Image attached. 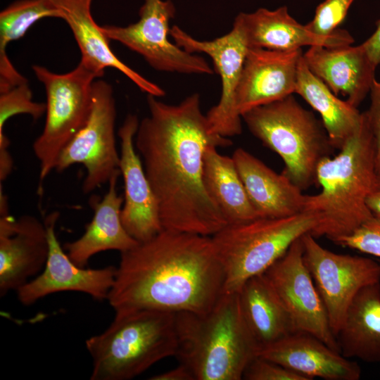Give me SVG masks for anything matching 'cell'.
Segmentation results:
<instances>
[{
    "label": "cell",
    "instance_id": "obj_1",
    "mask_svg": "<svg viewBox=\"0 0 380 380\" xmlns=\"http://www.w3.org/2000/svg\"><path fill=\"white\" fill-rule=\"evenodd\" d=\"M149 114L134 138L158 201L163 229L211 236L227 224L203 183V155L210 145H232L211 132L194 93L177 104L147 96Z\"/></svg>",
    "mask_w": 380,
    "mask_h": 380
},
{
    "label": "cell",
    "instance_id": "obj_2",
    "mask_svg": "<svg viewBox=\"0 0 380 380\" xmlns=\"http://www.w3.org/2000/svg\"><path fill=\"white\" fill-rule=\"evenodd\" d=\"M224 281L211 236L163 229L120 253L107 300L115 312L203 313L223 293Z\"/></svg>",
    "mask_w": 380,
    "mask_h": 380
},
{
    "label": "cell",
    "instance_id": "obj_3",
    "mask_svg": "<svg viewBox=\"0 0 380 380\" xmlns=\"http://www.w3.org/2000/svg\"><path fill=\"white\" fill-rule=\"evenodd\" d=\"M378 173L376 148L366 112L354 134L334 157H327L317 169L321 191L306 195L304 210L319 220L318 236L331 241L353 232L373 214L367 205Z\"/></svg>",
    "mask_w": 380,
    "mask_h": 380
},
{
    "label": "cell",
    "instance_id": "obj_4",
    "mask_svg": "<svg viewBox=\"0 0 380 380\" xmlns=\"http://www.w3.org/2000/svg\"><path fill=\"white\" fill-rule=\"evenodd\" d=\"M175 356L195 380H240L259 348L243 320L238 293H222L203 313L175 314Z\"/></svg>",
    "mask_w": 380,
    "mask_h": 380
},
{
    "label": "cell",
    "instance_id": "obj_5",
    "mask_svg": "<svg viewBox=\"0 0 380 380\" xmlns=\"http://www.w3.org/2000/svg\"><path fill=\"white\" fill-rule=\"evenodd\" d=\"M175 314L155 310L115 312L109 327L86 340L91 380H128L175 356Z\"/></svg>",
    "mask_w": 380,
    "mask_h": 380
},
{
    "label": "cell",
    "instance_id": "obj_6",
    "mask_svg": "<svg viewBox=\"0 0 380 380\" xmlns=\"http://www.w3.org/2000/svg\"><path fill=\"white\" fill-rule=\"evenodd\" d=\"M241 118L251 134L280 156L282 173L298 187L303 191L317 184L319 164L335 148L322 120L293 94L252 108Z\"/></svg>",
    "mask_w": 380,
    "mask_h": 380
},
{
    "label": "cell",
    "instance_id": "obj_7",
    "mask_svg": "<svg viewBox=\"0 0 380 380\" xmlns=\"http://www.w3.org/2000/svg\"><path fill=\"white\" fill-rule=\"evenodd\" d=\"M319 220L304 210L284 217H259L227 224L211 236L224 272L223 293H238L251 277L263 274L297 239L318 236Z\"/></svg>",
    "mask_w": 380,
    "mask_h": 380
},
{
    "label": "cell",
    "instance_id": "obj_8",
    "mask_svg": "<svg viewBox=\"0 0 380 380\" xmlns=\"http://www.w3.org/2000/svg\"><path fill=\"white\" fill-rule=\"evenodd\" d=\"M32 70L44 84L46 95L44 127L33 144L42 182L55 170L62 150L87 122L91 108L93 84L99 77L82 62L64 74L39 65H32Z\"/></svg>",
    "mask_w": 380,
    "mask_h": 380
},
{
    "label": "cell",
    "instance_id": "obj_9",
    "mask_svg": "<svg viewBox=\"0 0 380 380\" xmlns=\"http://www.w3.org/2000/svg\"><path fill=\"white\" fill-rule=\"evenodd\" d=\"M115 118V100L111 85L106 81L96 80L87 120L62 150L55 168L60 172L74 164H82L86 169L82 184L84 194L108 183L114 175L120 173Z\"/></svg>",
    "mask_w": 380,
    "mask_h": 380
},
{
    "label": "cell",
    "instance_id": "obj_10",
    "mask_svg": "<svg viewBox=\"0 0 380 380\" xmlns=\"http://www.w3.org/2000/svg\"><path fill=\"white\" fill-rule=\"evenodd\" d=\"M139 20L127 26H101L104 34L141 56L157 71L211 75L208 62L186 51L169 39L175 7L171 0H144Z\"/></svg>",
    "mask_w": 380,
    "mask_h": 380
},
{
    "label": "cell",
    "instance_id": "obj_11",
    "mask_svg": "<svg viewBox=\"0 0 380 380\" xmlns=\"http://www.w3.org/2000/svg\"><path fill=\"white\" fill-rule=\"evenodd\" d=\"M301 239L304 262L323 301L331 331L337 337L357 293L367 286L380 282V264L370 258L329 251L311 234Z\"/></svg>",
    "mask_w": 380,
    "mask_h": 380
},
{
    "label": "cell",
    "instance_id": "obj_12",
    "mask_svg": "<svg viewBox=\"0 0 380 380\" xmlns=\"http://www.w3.org/2000/svg\"><path fill=\"white\" fill-rule=\"evenodd\" d=\"M170 37L187 52L208 55L220 77V100L206 114L211 132L227 138L241 134L242 118L236 94L249 46L239 24L234 20L229 32L210 41L195 39L177 25L171 27Z\"/></svg>",
    "mask_w": 380,
    "mask_h": 380
},
{
    "label": "cell",
    "instance_id": "obj_13",
    "mask_svg": "<svg viewBox=\"0 0 380 380\" xmlns=\"http://www.w3.org/2000/svg\"><path fill=\"white\" fill-rule=\"evenodd\" d=\"M302 239L265 274L288 310L296 331L310 334L341 353L323 301L303 260Z\"/></svg>",
    "mask_w": 380,
    "mask_h": 380
},
{
    "label": "cell",
    "instance_id": "obj_14",
    "mask_svg": "<svg viewBox=\"0 0 380 380\" xmlns=\"http://www.w3.org/2000/svg\"><path fill=\"white\" fill-rule=\"evenodd\" d=\"M58 217L59 213L53 212L44 220L49 245L47 260L41 273L16 291L18 300L29 306L48 295L63 291L84 293L99 301L107 300L114 284L116 267L87 269L75 264L57 239Z\"/></svg>",
    "mask_w": 380,
    "mask_h": 380
},
{
    "label": "cell",
    "instance_id": "obj_15",
    "mask_svg": "<svg viewBox=\"0 0 380 380\" xmlns=\"http://www.w3.org/2000/svg\"><path fill=\"white\" fill-rule=\"evenodd\" d=\"M49 251L44 222L32 215L13 218L0 194V296L17 291L42 272Z\"/></svg>",
    "mask_w": 380,
    "mask_h": 380
},
{
    "label": "cell",
    "instance_id": "obj_16",
    "mask_svg": "<svg viewBox=\"0 0 380 380\" xmlns=\"http://www.w3.org/2000/svg\"><path fill=\"white\" fill-rule=\"evenodd\" d=\"M139 125L136 115H127L118 136L120 140L119 167L125 186L121 220L129 234L141 243L151 239L163 228L157 199L134 145Z\"/></svg>",
    "mask_w": 380,
    "mask_h": 380
},
{
    "label": "cell",
    "instance_id": "obj_17",
    "mask_svg": "<svg viewBox=\"0 0 380 380\" xmlns=\"http://www.w3.org/2000/svg\"><path fill=\"white\" fill-rule=\"evenodd\" d=\"M302 49L274 51L249 47L236 94V107L242 115L255 107L296 93Z\"/></svg>",
    "mask_w": 380,
    "mask_h": 380
},
{
    "label": "cell",
    "instance_id": "obj_18",
    "mask_svg": "<svg viewBox=\"0 0 380 380\" xmlns=\"http://www.w3.org/2000/svg\"><path fill=\"white\" fill-rule=\"evenodd\" d=\"M310 70L335 94L347 96L357 108L369 93L377 66L362 44L338 46H311L303 53Z\"/></svg>",
    "mask_w": 380,
    "mask_h": 380
},
{
    "label": "cell",
    "instance_id": "obj_19",
    "mask_svg": "<svg viewBox=\"0 0 380 380\" xmlns=\"http://www.w3.org/2000/svg\"><path fill=\"white\" fill-rule=\"evenodd\" d=\"M308 377L326 380H358L361 368L317 337L297 331L261 348L258 353Z\"/></svg>",
    "mask_w": 380,
    "mask_h": 380
},
{
    "label": "cell",
    "instance_id": "obj_20",
    "mask_svg": "<svg viewBox=\"0 0 380 380\" xmlns=\"http://www.w3.org/2000/svg\"><path fill=\"white\" fill-rule=\"evenodd\" d=\"M60 10L63 19L71 29L81 52L80 62L99 77L107 68L119 70L141 91L156 97L165 96V91L120 60L111 50L110 39L101 26L94 21L91 13L92 0H51Z\"/></svg>",
    "mask_w": 380,
    "mask_h": 380
},
{
    "label": "cell",
    "instance_id": "obj_21",
    "mask_svg": "<svg viewBox=\"0 0 380 380\" xmlns=\"http://www.w3.org/2000/svg\"><path fill=\"white\" fill-rule=\"evenodd\" d=\"M234 20L242 28L249 47L290 51L304 46H338L354 42L352 35L345 30L338 29L329 37L311 33L290 15L286 6L275 10L260 8L253 13H240Z\"/></svg>",
    "mask_w": 380,
    "mask_h": 380
},
{
    "label": "cell",
    "instance_id": "obj_22",
    "mask_svg": "<svg viewBox=\"0 0 380 380\" xmlns=\"http://www.w3.org/2000/svg\"><path fill=\"white\" fill-rule=\"evenodd\" d=\"M232 158L259 217H284L304 211L306 195L284 173H277L241 148Z\"/></svg>",
    "mask_w": 380,
    "mask_h": 380
},
{
    "label": "cell",
    "instance_id": "obj_23",
    "mask_svg": "<svg viewBox=\"0 0 380 380\" xmlns=\"http://www.w3.org/2000/svg\"><path fill=\"white\" fill-rule=\"evenodd\" d=\"M120 175L115 174L111 177L102 199L92 196L89 200L94 215L84 234L64 245L69 258L81 267H85L89 259L98 253L108 250L122 253L139 243L129 234L121 220L124 198L117 191Z\"/></svg>",
    "mask_w": 380,
    "mask_h": 380
},
{
    "label": "cell",
    "instance_id": "obj_24",
    "mask_svg": "<svg viewBox=\"0 0 380 380\" xmlns=\"http://www.w3.org/2000/svg\"><path fill=\"white\" fill-rule=\"evenodd\" d=\"M238 296L243 320L259 350L297 332L288 310L265 273L247 280L238 291Z\"/></svg>",
    "mask_w": 380,
    "mask_h": 380
},
{
    "label": "cell",
    "instance_id": "obj_25",
    "mask_svg": "<svg viewBox=\"0 0 380 380\" xmlns=\"http://www.w3.org/2000/svg\"><path fill=\"white\" fill-rule=\"evenodd\" d=\"M336 338L344 357L380 362V282L357 293Z\"/></svg>",
    "mask_w": 380,
    "mask_h": 380
},
{
    "label": "cell",
    "instance_id": "obj_26",
    "mask_svg": "<svg viewBox=\"0 0 380 380\" xmlns=\"http://www.w3.org/2000/svg\"><path fill=\"white\" fill-rule=\"evenodd\" d=\"M217 148L210 145L203 155V178L209 196L227 224H240L259 218L232 157L220 154Z\"/></svg>",
    "mask_w": 380,
    "mask_h": 380
},
{
    "label": "cell",
    "instance_id": "obj_27",
    "mask_svg": "<svg viewBox=\"0 0 380 380\" xmlns=\"http://www.w3.org/2000/svg\"><path fill=\"white\" fill-rule=\"evenodd\" d=\"M296 93L319 113L333 147L340 150L359 127L362 113L338 99L310 70L303 57L298 65Z\"/></svg>",
    "mask_w": 380,
    "mask_h": 380
},
{
    "label": "cell",
    "instance_id": "obj_28",
    "mask_svg": "<svg viewBox=\"0 0 380 380\" xmlns=\"http://www.w3.org/2000/svg\"><path fill=\"white\" fill-rule=\"evenodd\" d=\"M47 17L62 18L51 0H18L0 13V53L7 45L23 37L37 21Z\"/></svg>",
    "mask_w": 380,
    "mask_h": 380
},
{
    "label": "cell",
    "instance_id": "obj_29",
    "mask_svg": "<svg viewBox=\"0 0 380 380\" xmlns=\"http://www.w3.org/2000/svg\"><path fill=\"white\" fill-rule=\"evenodd\" d=\"M44 103L34 102L27 80L0 91V144L6 146L9 140L4 134L6 121L18 114H27L37 120L46 113Z\"/></svg>",
    "mask_w": 380,
    "mask_h": 380
},
{
    "label": "cell",
    "instance_id": "obj_30",
    "mask_svg": "<svg viewBox=\"0 0 380 380\" xmlns=\"http://www.w3.org/2000/svg\"><path fill=\"white\" fill-rule=\"evenodd\" d=\"M354 0H325L319 4L313 19L305 25L312 34L322 37L332 36L341 25Z\"/></svg>",
    "mask_w": 380,
    "mask_h": 380
},
{
    "label": "cell",
    "instance_id": "obj_31",
    "mask_svg": "<svg viewBox=\"0 0 380 380\" xmlns=\"http://www.w3.org/2000/svg\"><path fill=\"white\" fill-rule=\"evenodd\" d=\"M332 241L380 258V217L372 215L350 234Z\"/></svg>",
    "mask_w": 380,
    "mask_h": 380
},
{
    "label": "cell",
    "instance_id": "obj_32",
    "mask_svg": "<svg viewBox=\"0 0 380 380\" xmlns=\"http://www.w3.org/2000/svg\"><path fill=\"white\" fill-rule=\"evenodd\" d=\"M242 379L246 380H310L275 362L256 355L246 366Z\"/></svg>",
    "mask_w": 380,
    "mask_h": 380
},
{
    "label": "cell",
    "instance_id": "obj_33",
    "mask_svg": "<svg viewBox=\"0 0 380 380\" xmlns=\"http://www.w3.org/2000/svg\"><path fill=\"white\" fill-rule=\"evenodd\" d=\"M370 106L366 115L376 148V169L380 174V82L374 80L370 91Z\"/></svg>",
    "mask_w": 380,
    "mask_h": 380
},
{
    "label": "cell",
    "instance_id": "obj_34",
    "mask_svg": "<svg viewBox=\"0 0 380 380\" xmlns=\"http://www.w3.org/2000/svg\"><path fill=\"white\" fill-rule=\"evenodd\" d=\"M376 26L374 32L362 44L372 61L378 66L380 65V19L376 21Z\"/></svg>",
    "mask_w": 380,
    "mask_h": 380
},
{
    "label": "cell",
    "instance_id": "obj_35",
    "mask_svg": "<svg viewBox=\"0 0 380 380\" xmlns=\"http://www.w3.org/2000/svg\"><path fill=\"white\" fill-rule=\"evenodd\" d=\"M151 380H195L191 371L184 365L179 363L175 368L154 375Z\"/></svg>",
    "mask_w": 380,
    "mask_h": 380
},
{
    "label": "cell",
    "instance_id": "obj_36",
    "mask_svg": "<svg viewBox=\"0 0 380 380\" xmlns=\"http://www.w3.org/2000/svg\"><path fill=\"white\" fill-rule=\"evenodd\" d=\"M367 205L373 215L380 217V174L377 175L374 186L367 197Z\"/></svg>",
    "mask_w": 380,
    "mask_h": 380
},
{
    "label": "cell",
    "instance_id": "obj_37",
    "mask_svg": "<svg viewBox=\"0 0 380 380\" xmlns=\"http://www.w3.org/2000/svg\"><path fill=\"white\" fill-rule=\"evenodd\" d=\"M380 262V261H379Z\"/></svg>",
    "mask_w": 380,
    "mask_h": 380
}]
</instances>
